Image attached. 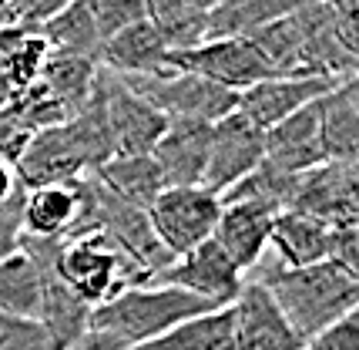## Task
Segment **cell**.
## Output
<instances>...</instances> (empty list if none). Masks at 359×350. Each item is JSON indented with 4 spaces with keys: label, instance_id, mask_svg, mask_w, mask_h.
Returning <instances> with one entry per match:
<instances>
[{
    "label": "cell",
    "instance_id": "obj_1",
    "mask_svg": "<svg viewBox=\"0 0 359 350\" xmlns=\"http://www.w3.org/2000/svg\"><path fill=\"white\" fill-rule=\"evenodd\" d=\"M252 280H259L269 290V297L292 323V330L302 337V344L359 306L356 273L343 270L339 263H329V259L299 266V270H282L279 263L259 259Z\"/></svg>",
    "mask_w": 359,
    "mask_h": 350
},
{
    "label": "cell",
    "instance_id": "obj_2",
    "mask_svg": "<svg viewBox=\"0 0 359 350\" xmlns=\"http://www.w3.org/2000/svg\"><path fill=\"white\" fill-rule=\"evenodd\" d=\"M212 306L198 297H188L182 290L165 287V283H144V287H128L108 303L91 310V330L111 334L128 350L151 344L161 334L185 320L208 313Z\"/></svg>",
    "mask_w": 359,
    "mask_h": 350
},
{
    "label": "cell",
    "instance_id": "obj_3",
    "mask_svg": "<svg viewBox=\"0 0 359 350\" xmlns=\"http://www.w3.org/2000/svg\"><path fill=\"white\" fill-rule=\"evenodd\" d=\"M54 273L71 293H78L88 306H101L128 287H144L148 276L111 246L101 233L81 239H64L54 259Z\"/></svg>",
    "mask_w": 359,
    "mask_h": 350
},
{
    "label": "cell",
    "instance_id": "obj_4",
    "mask_svg": "<svg viewBox=\"0 0 359 350\" xmlns=\"http://www.w3.org/2000/svg\"><path fill=\"white\" fill-rule=\"evenodd\" d=\"M141 98L155 108L165 122H208L215 125L219 118L235 112V91H225L219 84L182 71H165L155 78H121Z\"/></svg>",
    "mask_w": 359,
    "mask_h": 350
},
{
    "label": "cell",
    "instance_id": "obj_5",
    "mask_svg": "<svg viewBox=\"0 0 359 350\" xmlns=\"http://www.w3.org/2000/svg\"><path fill=\"white\" fill-rule=\"evenodd\" d=\"M222 212V199L202 186L188 189H161L155 202L148 206V223L155 229L161 249L172 256H185L195 246L212 239Z\"/></svg>",
    "mask_w": 359,
    "mask_h": 350
},
{
    "label": "cell",
    "instance_id": "obj_6",
    "mask_svg": "<svg viewBox=\"0 0 359 350\" xmlns=\"http://www.w3.org/2000/svg\"><path fill=\"white\" fill-rule=\"evenodd\" d=\"M94 98H97V105L104 112V125H108L114 159L151 155V148L165 135L168 122L148 101H141L118 74H111L104 67L97 71V81H94Z\"/></svg>",
    "mask_w": 359,
    "mask_h": 350
},
{
    "label": "cell",
    "instance_id": "obj_7",
    "mask_svg": "<svg viewBox=\"0 0 359 350\" xmlns=\"http://www.w3.org/2000/svg\"><path fill=\"white\" fill-rule=\"evenodd\" d=\"M168 67L212 81L235 95L272 78L266 61L255 54V48L245 37H222V41H205L191 51H168Z\"/></svg>",
    "mask_w": 359,
    "mask_h": 350
},
{
    "label": "cell",
    "instance_id": "obj_8",
    "mask_svg": "<svg viewBox=\"0 0 359 350\" xmlns=\"http://www.w3.org/2000/svg\"><path fill=\"white\" fill-rule=\"evenodd\" d=\"M266 159V131L255 128L242 112H232L212 125L208 165L202 175V189L225 195Z\"/></svg>",
    "mask_w": 359,
    "mask_h": 350
},
{
    "label": "cell",
    "instance_id": "obj_9",
    "mask_svg": "<svg viewBox=\"0 0 359 350\" xmlns=\"http://www.w3.org/2000/svg\"><path fill=\"white\" fill-rule=\"evenodd\" d=\"M84 175H91V162L84 155L71 122L31 135L27 148L14 165V179L24 192L44 189V186H74Z\"/></svg>",
    "mask_w": 359,
    "mask_h": 350
},
{
    "label": "cell",
    "instance_id": "obj_10",
    "mask_svg": "<svg viewBox=\"0 0 359 350\" xmlns=\"http://www.w3.org/2000/svg\"><path fill=\"white\" fill-rule=\"evenodd\" d=\"M155 283L175 287L188 297H198L212 310H222V306H232V300L238 297L245 273L235 270V263L219 249V242L208 239L202 246H195L191 253L175 256Z\"/></svg>",
    "mask_w": 359,
    "mask_h": 350
},
{
    "label": "cell",
    "instance_id": "obj_11",
    "mask_svg": "<svg viewBox=\"0 0 359 350\" xmlns=\"http://www.w3.org/2000/svg\"><path fill=\"white\" fill-rule=\"evenodd\" d=\"M296 212H306L319 219L329 229L359 223V179L356 165L346 162H326L313 172L299 175L292 206Z\"/></svg>",
    "mask_w": 359,
    "mask_h": 350
},
{
    "label": "cell",
    "instance_id": "obj_12",
    "mask_svg": "<svg viewBox=\"0 0 359 350\" xmlns=\"http://www.w3.org/2000/svg\"><path fill=\"white\" fill-rule=\"evenodd\" d=\"M232 337L235 350H302V337L292 330L269 290L245 276V283L232 300Z\"/></svg>",
    "mask_w": 359,
    "mask_h": 350
},
{
    "label": "cell",
    "instance_id": "obj_13",
    "mask_svg": "<svg viewBox=\"0 0 359 350\" xmlns=\"http://www.w3.org/2000/svg\"><path fill=\"white\" fill-rule=\"evenodd\" d=\"M276 209L252 202V199H222V212L212 239L219 249L235 263L238 273H252L259 259L269 253V233L276 223Z\"/></svg>",
    "mask_w": 359,
    "mask_h": 350
},
{
    "label": "cell",
    "instance_id": "obj_14",
    "mask_svg": "<svg viewBox=\"0 0 359 350\" xmlns=\"http://www.w3.org/2000/svg\"><path fill=\"white\" fill-rule=\"evenodd\" d=\"M332 84L339 81L329 78H266L252 84L235 98V112H242L255 128L269 131L272 125L285 122L289 115L302 112L306 105H313L326 95Z\"/></svg>",
    "mask_w": 359,
    "mask_h": 350
},
{
    "label": "cell",
    "instance_id": "obj_15",
    "mask_svg": "<svg viewBox=\"0 0 359 350\" xmlns=\"http://www.w3.org/2000/svg\"><path fill=\"white\" fill-rule=\"evenodd\" d=\"M208 145L212 125L208 122H168L165 135L151 148L165 189H188L202 186L205 165H208Z\"/></svg>",
    "mask_w": 359,
    "mask_h": 350
},
{
    "label": "cell",
    "instance_id": "obj_16",
    "mask_svg": "<svg viewBox=\"0 0 359 350\" xmlns=\"http://www.w3.org/2000/svg\"><path fill=\"white\" fill-rule=\"evenodd\" d=\"M266 162L279 172L306 175L326 165V148L319 135V105H306L302 112L289 115L285 122L266 131Z\"/></svg>",
    "mask_w": 359,
    "mask_h": 350
},
{
    "label": "cell",
    "instance_id": "obj_17",
    "mask_svg": "<svg viewBox=\"0 0 359 350\" xmlns=\"http://www.w3.org/2000/svg\"><path fill=\"white\" fill-rule=\"evenodd\" d=\"M97 64L118 78H155L168 71V48L148 20H138L125 31L111 34L101 44Z\"/></svg>",
    "mask_w": 359,
    "mask_h": 350
},
{
    "label": "cell",
    "instance_id": "obj_18",
    "mask_svg": "<svg viewBox=\"0 0 359 350\" xmlns=\"http://www.w3.org/2000/svg\"><path fill=\"white\" fill-rule=\"evenodd\" d=\"M319 105V135L326 148V162H359V81L346 78L332 84Z\"/></svg>",
    "mask_w": 359,
    "mask_h": 350
},
{
    "label": "cell",
    "instance_id": "obj_19",
    "mask_svg": "<svg viewBox=\"0 0 359 350\" xmlns=\"http://www.w3.org/2000/svg\"><path fill=\"white\" fill-rule=\"evenodd\" d=\"M269 253L276 256L282 270H299L329 259V226L319 219L285 209L276 216L272 233H269Z\"/></svg>",
    "mask_w": 359,
    "mask_h": 350
},
{
    "label": "cell",
    "instance_id": "obj_20",
    "mask_svg": "<svg viewBox=\"0 0 359 350\" xmlns=\"http://www.w3.org/2000/svg\"><path fill=\"white\" fill-rule=\"evenodd\" d=\"M94 179H97V186H104V189L114 195V199H121L128 206L135 209H144L155 202L161 189H165V182H161V172H158V165L151 155H128V159H111L104 162L101 169H94Z\"/></svg>",
    "mask_w": 359,
    "mask_h": 350
},
{
    "label": "cell",
    "instance_id": "obj_21",
    "mask_svg": "<svg viewBox=\"0 0 359 350\" xmlns=\"http://www.w3.org/2000/svg\"><path fill=\"white\" fill-rule=\"evenodd\" d=\"M78 219V182L74 186H44L24 192V236L64 239Z\"/></svg>",
    "mask_w": 359,
    "mask_h": 350
},
{
    "label": "cell",
    "instance_id": "obj_22",
    "mask_svg": "<svg viewBox=\"0 0 359 350\" xmlns=\"http://www.w3.org/2000/svg\"><path fill=\"white\" fill-rule=\"evenodd\" d=\"M306 0H219V7L205 20V41L249 37L279 17H289Z\"/></svg>",
    "mask_w": 359,
    "mask_h": 350
},
{
    "label": "cell",
    "instance_id": "obj_23",
    "mask_svg": "<svg viewBox=\"0 0 359 350\" xmlns=\"http://www.w3.org/2000/svg\"><path fill=\"white\" fill-rule=\"evenodd\" d=\"M41 37L47 41L50 54L88 58L94 64H97V54H101V44H104V37L97 31V24H94V17L84 0H71L61 14L50 17L41 27Z\"/></svg>",
    "mask_w": 359,
    "mask_h": 350
},
{
    "label": "cell",
    "instance_id": "obj_24",
    "mask_svg": "<svg viewBox=\"0 0 359 350\" xmlns=\"http://www.w3.org/2000/svg\"><path fill=\"white\" fill-rule=\"evenodd\" d=\"M47 54V41L41 37V31L31 27H0V74L11 84V91H24L31 88L34 81L41 78V67H44Z\"/></svg>",
    "mask_w": 359,
    "mask_h": 350
},
{
    "label": "cell",
    "instance_id": "obj_25",
    "mask_svg": "<svg viewBox=\"0 0 359 350\" xmlns=\"http://www.w3.org/2000/svg\"><path fill=\"white\" fill-rule=\"evenodd\" d=\"M135 350H235L232 306L198 313V317L178 323L168 334H161L158 340L141 344V347H135Z\"/></svg>",
    "mask_w": 359,
    "mask_h": 350
},
{
    "label": "cell",
    "instance_id": "obj_26",
    "mask_svg": "<svg viewBox=\"0 0 359 350\" xmlns=\"http://www.w3.org/2000/svg\"><path fill=\"white\" fill-rule=\"evenodd\" d=\"M101 64L88 61V58H67V54H47L44 67H41V84L50 95L61 101L71 115H81L84 105L91 101L94 78H97Z\"/></svg>",
    "mask_w": 359,
    "mask_h": 350
},
{
    "label": "cell",
    "instance_id": "obj_27",
    "mask_svg": "<svg viewBox=\"0 0 359 350\" xmlns=\"http://www.w3.org/2000/svg\"><path fill=\"white\" fill-rule=\"evenodd\" d=\"M41 283L44 276L37 270L31 256L24 249L0 259V310L20 320L37 323V306H41Z\"/></svg>",
    "mask_w": 359,
    "mask_h": 350
},
{
    "label": "cell",
    "instance_id": "obj_28",
    "mask_svg": "<svg viewBox=\"0 0 359 350\" xmlns=\"http://www.w3.org/2000/svg\"><path fill=\"white\" fill-rule=\"evenodd\" d=\"M144 20L155 27L168 51H191L205 44V20L182 0H144Z\"/></svg>",
    "mask_w": 359,
    "mask_h": 350
},
{
    "label": "cell",
    "instance_id": "obj_29",
    "mask_svg": "<svg viewBox=\"0 0 359 350\" xmlns=\"http://www.w3.org/2000/svg\"><path fill=\"white\" fill-rule=\"evenodd\" d=\"M296 182L299 175H289V172H279L276 165H269L262 159V165L249 172L235 189H229L225 195L219 199H252V202H262V206L276 209V212H285L292 206V195H296Z\"/></svg>",
    "mask_w": 359,
    "mask_h": 350
},
{
    "label": "cell",
    "instance_id": "obj_30",
    "mask_svg": "<svg viewBox=\"0 0 359 350\" xmlns=\"http://www.w3.org/2000/svg\"><path fill=\"white\" fill-rule=\"evenodd\" d=\"M7 112L14 115L31 135L47 131V128H61L74 118L41 81H34L31 88H24V91H17V95L11 98V105H7Z\"/></svg>",
    "mask_w": 359,
    "mask_h": 350
},
{
    "label": "cell",
    "instance_id": "obj_31",
    "mask_svg": "<svg viewBox=\"0 0 359 350\" xmlns=\"http://www.w3.org/2000/svg\"><path fill=\"white\" fill-rule=\"evenodd\" d=\"M0 350H57L44 334L41 323L34 320L11 317L0 310Z\"/></svg>",
    "mask_w": 359,
    "mask_h": 350
},
{
    "label": "cell",
    "instance_id": "obj_32",
    "mask_svg": "<svg viewBox=\"0 0 359 350\" xmlns=\"http://www.w3.org/2000/svg\"><path fill=\"white\" fill-rule=\"evenodd\" d=\"M67 4H71V0H7L4 17H7V24H14V27L41 31L47 20L61 14Z\"/></svg>",
    "mask_w": 359,
    "mask_h": 350
},
{
    "label": "cell",
    "instance_id": "obj_33",
    "mask_svg": "<svg viewBox=\"0 0 359 350\" xmlns=\"http://www.w3.org/2000/svg\"><path fill=\"white\" fill-rule=\"evenodd\" d=\"M306 350H359V310L346 313L343 320L319 330L313 340H306Z\"/></svg>",
    "mask_w": 359,
    "mask_h": 350
},
{
    "label": "cell",
    "instance_id": "obj_34",
    "mask_svg": "<svg viewBox=\"0 0 359 350\" xmlns=\"http://www.w3.org/2000/svg\"><path fill=\"white\" fill-rule=\"evenodd\" d=\"M24 189H17L4 206H0V259L20 249V233H24Z\"/></svg>",
    "mask_w": 359,
    "mask_h": 350
},
{
    "label": "cell",
    "instance_id": "obj_35",
    "mask_svg": "<svg viewBox=\"0 0 359 350\" xmlns=\"http://www.w3.org/2000/svg\"><path fill=\"white\" fill-rule=\"evenodd\" d=\"M27 142H31V131L20 125L7 108H0V162L14 169L20 152L27 148Z\"/></svg>",
    "mask_w": 359,
    "mask_h": 350
},
{
    "label": "cell",
    "instance_id": "obj_36",
    "mask_svg": "<svg viewBox=\"0 0 359 350\" xmlns=\"http://www.w3.org/2000/svg\"><path fill=\"white\" fill-rule=\"evenodd\" d=\"M67 350H128V347L118 344L111 334H101V330H91V327H88V334L81 337L78 344H71Z\"/></svg>",
    "mask_w": 359,
    "mask_h": 350
},
{
    "label": "cell",
    "instance_id": "obj_37",
    "mask_svg": "<svg viewBox=\"0 0 359 350\" xmlns=\"http://www.w3.org/2000/svg\"><path fill=\"white\" fill-rule=\"evenodd\" d=\"M17 189H20V186H17V179H14V169L0 162V206H4V202H7Z\"/></svg>",
    "mask_w": 359,
    "mask_h": 350
},
{
    "label": "cell",
    "instance_id": "obj_38",
    "mask_svg": "<svg viewBox=\"0 0 359 350\" xmlns=\"http://www.w3.org/2000/svg\"><path fill=\"white\" fill-rule=\"evenodd\" d=\"M329 7H336L339 14L346 17H356V7H359V0H326Z\"/></svg>",
    "mask_w": 359,
    "mask_h": 350
},
{
    "label": "cell",
    "instance_id": "obj_39",
    "mask_svg": "<svg viewBox=\"0 0 359 350\" xmlns=\"http://www.w3.org/2000/svg\"><path fill=\"white\" fill-rule=\"evenodd\" d=\"M182 4H188L191 11H198V14H205V17L219 7V0H182Z\"/></svg>",
    "mask_w": 359,
    "mask_h": 350
},
{
    "label": "cell",
    "instance_id": "obj_40",
    "mask_svg": "<svg viewBox=\"0 0 359 350\" xmlns=\"http://www.w3.org/2000/svg\"><path fill=\"white\" fill-rule=\"evenodd\" d=\"M4 7H7V0H0V11H4Z\"/></svg>",
    "mask_w": 359,
    "mask_h": 350
},
{
    "label": "cell",
    "instance_id": "obj_41",
    "mask_svg": "<svg viewBox=\"0 0 359 350\" xmlns=\"http://www.w3.org/2000/svg\"><path fill=\"white\" fill-rule=\"evenodd\" d=\"M302 350H306V347H302Z\"/></svg>",
    "mask_w": 359,
    "mask_h": 350
}]
</instances>
